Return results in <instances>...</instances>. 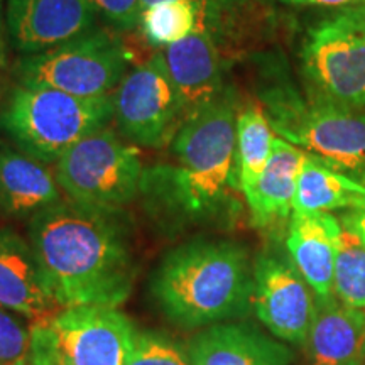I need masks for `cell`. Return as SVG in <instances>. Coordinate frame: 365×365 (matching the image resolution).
I'll use <instances>...</instances> for the list:
<instances>
[{
    "instance_id": "6da1fadb",
    "label": "cell",
    "mask_w": 365,
    "mask_h": 365,
    "mask_svg": "<svg viewBox=\"0 0 365 365\" xmlns=\"http://www.w3.org/2000/svg\"><path fill=\"white\" fill-rule=\"evenodd\" d=\"M29 244L46 284L65 308L125 303L137 272L129 213L68 200L29 220Z\"/></svg>"
},
{
    "instance_id": "7a4b0ae2",
    "label": "cell",
    "mask_w": 365,
    "mask_h": 365,
    "mask_svg": "<svg viewBox=\"0 0 365 365\" xmlns=\"http://www.w3.org/2000/svg\"><path fill=\"white\" fill-rule=\"evenodd\" d=\"M150 294L164 317L186 330L244 317L254 294L247 250L230 240L186 242L159 264Z\"/></svg>"
},
{
    "instance_id": "3957f363",
    "label": "cell",
    "mask_w": 365,
    "mask_h": 365,
    "mask_svg": "<svg viewBox=\"0 0 365 365\" xmlns=\"http://www.w3.org/2000/svg\"><path fill=\"white\" fill-rule=\"evenodd\" d=\"M237 115L223 93L182 122L173 139L176 168H154L145 181L166 190V198L180 208L198 213L220 198L235 163Z\"/></svg>"
},
{
    "instance_id": "277c9868",
    "label": "cell",
    "mask_w": 365,
    "mask_h": 365,
    "mask_svg": "<svg viewBox=\"0 0 365 365\" xmlns=\"http://www.w3.org/2000/svg\"><path fill=\"white\" fill-rule=\"evenodd\" d=\"M113 97H75L44 86L14 90L0 124L22 153L41 163H54L86 135L107 127Z\"/></svg>"
},
{
    "instance_id": "5b68a950",
    "label": "cell",
    "mask_w": 365,
    "mask_h": 365,
    "mask_svg": "<svg viewBox=\"0 0 365 365\" xmlns=\"http://www.w3.org/2000/svg\"><path fill=\"white\" fill-rule=\"evenodd\" d=\"M269 124L287 143L307 149L340 173L365 178V112L319 95L303 102L291 91L267 98Z\"/></svg>"
},
{
    "instance_id": "8992f818",
    "label": "cell",
    "mask_w": 365,
    "mask_h": 365,
    "mask_svg": "<svg viewBox=\"0 0 365 365\" xmlns=\"http://www.w3.org/2000/svg\"><path fill=\"white\" fill-rule=\"evenodd\" d=\"M127 53L115 36L90 29L17 63L21 85L44 86L75 97L110 95L125 78Z\"/></svg>"
},
{
    "instance_id": "52a82bcc",
    "label": "cell",
    "mask_w": 365,
    "mask_h": 365,
    "mask_svg": "<svg viewBox=\"0 0 365 365\" xmlns=\"http://www.w3.org/2000/svg\"><path fill=\"white\" fill-rule=\"evenodd\" d=\"M58 186L81 205L124 208L143 186L139 153L103 127L86 135L56 161Z\"/></svg>"
},
{
    "instance_id": "ba28073f",
    "label": "cell",
    "mask_w": 365,
    "mask_h": 365,
    "mask_svg": "<svg viewBox=\"0 0 365 365\" xmlns=\"http://www.w3.org/2000/svg\"><path fill=\"white\" fill-rule=\"evenodd\" d=\"M301 56L319 95L346 107H365V24L350 9L309 29Z\"/></svg>"
},
{
    "instance_id": "9c48e42d",
    "label": "cell",
    "mask_w": 365,
    "mask_h": 365,
    "mask_svg": "<svg viewBox=\"0 0 365 365\" xmlns=\"http://www.w3.org/2000/svg\"><path fill=\"white\" fill-rule=\"evenodd\" d=\"M113 108L118 129L132 143L163 148L175 139L185 110L164 53L153 54L122 80Z\"/></svg>"
},
{
    "instance_id": "30bf717a",
    "label": "cell",
    "mask_w": 365,
    "mask_h": 365,
    "mask_svg": "<svg viewBox=\"0 0 365 365\" xmlns=\"http://www.w3.org/2000/svg\"><path fill=\"white\" fill-rule=\"evenodd\" d=\"M312 291L291 259L262 254L255 261L252 308L277 339L307 345L317 298Z\"/></svg>"
},
{
    "instance_id": "8fae6325",
    "label": "cell",
    "mask_w": 365,
    "mask_h": 365,
    "mask_svg": "<svg viewBox=\"0 0 365 365\" xmlns=\"http://www.w3.org/2000/svg\"><path fill=\"white\" fill-rule=\"evenodd\" d=\"M68 365H127L137 330L117 308H65L51 322Z\"/></svg>"
},
{
    "instance_id": "7c38bea8",
    "label": "cell",
    "mask_w": 365,
    "mask_h": 365,
    "mask_svg": "<svg viewBox=\"0 0 365 365\" xmlns=\"http://www.w3.org/2000/svg\"><path fill=\"white\" fill-rule=\"evenodd\" d=\"M97 9L90 0H7L14 46L36 54L93 29Z\"/></svg>"
},
{
    "instance_id": "4fadbf2b",
    "label": "cell",
    "mask_w": 365,
    "mask_h": 365,
    "mask_svg": "<svg viewBox=\"0 0 365 365\" xmlns=\"http://www.w3.org/2000/svg\"><path fill=\"white\" fill-rule=\"evenodd\" d=\"M0 308L31 323H51L63 309L46 284L31 244L9 228L0 230Z\"/></svg>"
},
{
    "instance_id": "5bb4252c",
    "label": "cell",
    "mask_w": 365,
    "mask_h": 365,
    "mask_svg": "<svg viewBox=\"0 0 365 365\" xmlns=\"http://www.w3.org/2000/svg\"><path fill=\"white\" fill-rule=\"evenodd\" d=\"M164 56L181 98L185 120L223 93L220 58L208 27L198 22L190 36L168 46Z\"/></svg>"
},
{
    "instance_id": "9a60e30c",
    "label": "cell",
    "mask_w": 365,
    "mask_h": 365,
    "mask_svg": "<svg viewBox=\"0 0 365 365\" xmlns=\"http://www.w3.org/2000/svg\"><path fill=\"white\" fill-rule=\"evenodd\" d=\"M190 365H291L293 354L281 341L247 323H217L188 344Z\"/></svg>"
},
{
    "instance_id": "2e32d148",
    "label": "cell",
    "mask_w": 365,
    "mask_h": 365,
    "mask_svg": "<svg viewBox=\"0 0 365 365\" xmlns=\"http://www.w3.org/2000/svg\"><path fill=\"white\" fill-rule=\"evenodd\" d=\"M341 222L331 213H293L286 247L317 298L333 296V271L339 250Z\"/></svg>"
},
{
    "instance_id": "e0dca14e",
    "label": "cell",
    "mask_w": 365,
    "mask_h": 365,
    "mask_svg": "<svg viewBox=\"0 0 365 365\" xmlns=\"http://www.w3.org/2000/svg\"><path fill=\"white\" fill-rule=\"evenodd\" d=\"M312 365L360 364L365 346V312L340 303L335 294L314 298L307 345Z\"/></svg>"
},
{
    "instance_id": "ac0fdd59",
    "label": "cell",
    "mask_w": 365,
    "mask_h": 365,
    "mask_svg": "<svg viewBox=\"0 0 365 365\" xmlns=\"http://www.w3.org/2000/svg\"><path fill=\"white\" fill-rule=\"evenodd\" d=\"M304 156L307 150L299 149L298 145L281 137L274 139L272 154L266 170L250 188L244 191L255 227H274L289 220L293 215L296 182Z\"/></svg>"
},
{
    "instance_id": "d6986e66",
    "label": "cell",
    "mask_w": 365,
    "mask_h": 365,
    "mask_svg": "<svg viewBox=\"0 0 365 365\" xmlns=\"http://www.w3.org/2000/svg\"><path fill=\"white\" fill-rule=\"evenodd\" d=\"M61 200L56 178L22 150L0 148V217H33Z\"/></svg>"
},
{
    "instance_id": "ffe728a7",
    "label": "cell",
    "mask_w": 365,
    "mask_h": 365,
    "mask_svg": "<svg viewBox=\"0 0 365 365\" xmlns=\"http://www.w3.org/2000/svg\"><path fill=\"white\" fill-rule=\"evenodd\" d=\"M365 205V182L333 170L307 153L301 164L293 213H330Z\"/></svg>"
},
{
    "instance_id": "44dd1931",
    "label": "cell",
    "mask_w": 365,
    "mask_h": 365,
    "mask_svg": "<svg viewBox=\"0 0 365 365\" xmlns=\"http://www.w3.org/2000/svg\"><path fill=\"white\" fill-rule=\"evenodd\" d=\"M272 127L259 107H249L237 117L235 163L240 190L245 191L254 185L266 170L272 154Z\"/></svg>"
},
{
    "instance_id": "7402d4cb",
    "label": "cell",
    "mask_w": 365,
    "mask_h": 365,
    "mask_svg": "<svg viewBox=\"0 0 365 365\" xmlns=\"http://www.w3.org/2000/svg\"><path fill=\"white\" fill-rule=\"evenodd\" d=\"M200 22L198 7L190 0H164L145 7L139 24L149 43L171 46L185 39Z\"/></svg>"
},
{
    "instance_id": "603a6c76",
    "label": "cell",
    "mask_w": 365,
    "mask_h": 365,
    "mask_svg": "<svg viewBox=\"0 0 365 365\" xmlns=\"http://www.w3.org/2000/svg\"><path fill=\"white\" fill-rule=\"evenodd\" d=\"M333 294L346 307L365 312V245L344 225L333 271Z\"/></svg>"
},
{
    "instance_id": "cb8c5ba5",
    "label": "cell",
    "mask_w": 365,
    "mask_h": 365,
    "mask_svg": "<svg viewBox=\"0 0 365 365\" xmlns=\"http://www.w3.org/2000/svg\"><path fill=\"white\" fill-rule=\"evenodd\" d=\"M127 365H190V360L166 336L137 331L134 350Z\"/></svg>"
},
{
    "instance_id": "d4e9b609",
    "label": "cell",
    "mask_w": 365,
    "mask_h": 365,
    "mask_svg": "<svg viewBox=\"0 0 365 365\" xmlns=\"http://www.w3.org/2000/svg\"><path fill=\"white\" fill-rule=\"evenodd\" d=\"M29 330L0 308V365H26Z\"/></svg>"
},
{
    "instance_id": "484cf974",
    "label": "cell",
    "mask_w": 365,
    "mask_h": 365,
    "mask_svg": "<svg viewBox=\"0 0 365 365\" xmlns=\"http://www.w3.org/2000/svg\"><path fill=\"white\" fill-rule=\"evenodd\" d=\"M26 365H68L58 346L51 323H31Z\"/></svg>"
},
{
    "instance_id": "4316f807",
    "label": "cell",
    "mask_w": 365,
    "mask_h": 365,
    "mask_svg": "<svg viewBox=\"0 0 365 365\" xmlns=\"http://www.w3.org/2000/svg\"><path fill=\"white\" fill-rule=\"evenodd\" d=\"M90 2L107 19L125 31L139 26L144 11L140 0H90Z\"/></svg>"
},
{
    "instance_id": "83f0119b",
    "label": "cell",
    "mask_w": 365,
    "mask_h": 365,
    "mask_svg": "<svg viewBox=\"0 0 365 365\" xmlns=\"http://www.w3.org/2000/svg\"><path fill=\"white\" fill-rule=\"evenodd\" d=\"M143 2V7H149L154 6L158 2H164V0H140ZM193 2L196 7H198L200 12V24H203L205 27L212 26V21L217 19L218 12H220V6L227 4V0H190Z\"/></svg>"
},
{
    "instance_id": "f1b7e54d",
    "label": "cell",
    "mask_w": 365,
    "mask_h": 365,
    "mask_svg": "<svg viewBox=\"0 0 365 365\" xmlns=\"http://www.w3.org/2000/svg\"><path fill=\"white\" fill-rule=\"evenodd\" d=\"M341 225L349 232H352L355 237L365 245V205L360 208L349 210L344 217H341Z\"/></svg>"
},
{
    "instance_id": "f546056e",
    "label": "cell",
    "mask_w": 365,
    "mask_h": 365,
    "mask_svg": "<svg viewBox=\"0 0 365 365\" xmlns=\"http://www.w3.org/2000/svg\"><path fill=\"white\" fill-rule=\"evenodd\" d=\"M284 4L294 6H318V7H336V9H354L365 6V0H279Z\"/></svg>"
},
{
    "instance_id": "4dcf8cb0",
    "label": "cell",
    "mask_w": 365,
    "mask_h": 365,
    "mask_svg": "<svg viewBox=\"0 0 365 365\" xmlns=\"http://www.w3.org/2000/svg\"><path fill=\"white\" fill-rule=\"evenodd\" d=\"M350 11H352V12L355 14V16H357V17H359V19H360V21H362V22H364V24H365V6H360V7H354V9H350Z\"/></svg>"
},
{
    "instance_id": "1f68e13d",
    "label": "cell",
    "mask_w": 365,
    "mask_h": 365,
    "mask_svg": "<svg viewBox=\"0 0 365 365\" xmlns=\"http://www.w3.org/2000/svg\"><path fill=\"white\" fill-rule=\"evenodd\" d=\"M360 365H365V349H364V357H362V362H360Z\"/></svg>"
},
{
    "instance_id": "d6a6232c",
    "label": "cell",
    "mask_w": 365,
    "mask_h": 365,
    "mask_svg": "<svg viewBox=\"0 0 365 365\" xmlns=\"http://www.w3.org/2000/svg\"><path fill=\"white\" fill-rule=\"evenodd\" d=\"M0 59H2V46H0Z\"/></svg>"
},
{
    "instance_id": "836d02e7",
    "label": "cell",
    "mask_w": 365,
    "mask_h": 365,
    "mask_svg": "<svg viewBox=\"0 0 365 365\" xmlns=\"http://www.w3.org/2000/svg\"><path fill=\"white\" fill-rule=\"evenodd\" d=\"M0 6H2V0H0ZM0 46H2V41H0Z\"/></svg>"
},
{
    "instance_id": "e575fe53",
    "label": "cell",
    "mask_w": 365,
    "mask_h": 365,
    "mask_svg": "<svg viewBox=\"0 0 365 365\" xmlns=\"http://www.w3.org/2000/svg\"><path fill=\"white\" fill-rule=\"evenodd\" d=\"M352 365H360V364H352Z\"/></svg>"
},
{
    "instance_id": "d590c367",
    "label": "cell",
    "mask_w": 365,
    "mask_h": 365,
    "mask_svg": "<svg viewBox=\"0 0 365 365\" xmlns=\"http://www.w3.org/2000/svg\"><path fill=\"white\" fill-rule=\"evenodd\" d=\"M364 349H365V346H364Z\"/></svg>"
}]
</instances>
